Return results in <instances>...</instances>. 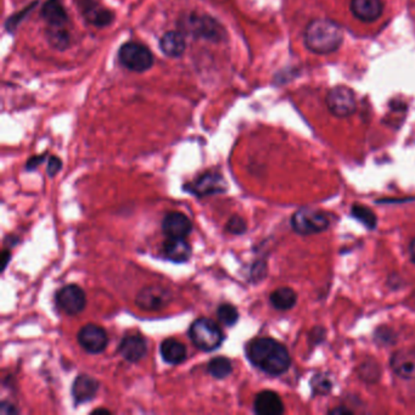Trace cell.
Instances as JSON below:
<instances>
[{"instance_id":"1","label":"cell","mask_w":415,"mask_h":415,"mask_svg":"<svg viewBox=\"0 0 415 415\" xmlns=\"http://www.w3.org/2000/svg\"><path fill=\"white\" fill-rule=\"evenodd\" d=\"M246 355L255 367L272 377L284 374L291 365V358L285 346L274 339H255L247 345Z\"/></svg>"},{"instance_id":"2","label":"cell","mask_w":415,"mask_h":415,"mask_svg":"<svg viewBox=\"0 0 415 415\" xmlns=\"http://www.w3.org/2000/svg\"><path fill=\"white\" fill-rule=\"evenodd\" d=\"M305 45L309 52L328 55L338 52L343 42V30L330 18L312 20L303 35Z\"/></svg>"},{"instance_id":"3","label":"cell","mask_w":415,"mask_h":415,"mask_svg":"<svg viewBox=\"0 0 415 415\" xmlns=\"http://www.w3.org/2000/svg\"><path fill=\"white\" fill-rule=\"evenodd\" d=\"M178 28L186 35L208 42H222L227 38V30L216 18L206 13H184L178 21Z\"/></svg>"},{"instance_id":"4","label":"cell","mask_w":415,"mask_h":415,"mask_svg":"<svg viewBox=\"0 0 415 415\" xmlns=\"http://www.w3.org/2000/svg\"><path fill=\"white\" fill-rule=\"evenodd\" d=\"M189 336L195 347L205 352L217 350L224 340L221 328L208 318L195 320L189 329Z\"/></svg>"},{"instance_id":"5","label":"cell","mask_w":415,"mask_h":415,"mask_svg":"<svg viewBox=\"0 0 415 415\" xmlns=\"http://www.w3.org/2000/svg\"><path fill=\"white\" fill-rule=\"evenodd\" d=\"M118 61L132 72H147L154 66V55L147 45L139 42H127L118 50Z\"/></svg>"},{"instance_id":"6","label":"cell","mask_w":415,"mask_h":415,"mask_svg":"<svg viewBox=\"0 0 415 415\" xmlns=\"http://www.w3.org/2000/svg\"><path fill=\"white\" fill-rule=\"evenodd\" d=\"M291 227L296 233L301 235H312L322 233L330 227V218L328 213L317 208H300L299 211L291 217Z\"/></svg>"},{"instance_id":"7","label":"cell","mask_w":415,"mask_h":415,"mask_svg":"<svg viewBox=\"0 0 415 415\" xmlns=\"http://www.w3.org/2000/svg\"><path fill=\"white\" fill-rule=\"evenodd\" d=\"M329 111L339 118H346L356 113L357 100L355 91L346 86H338L329 91L325 99Z\"/></svg>"},{"instance_id":"8","label":"cell","mask_w":415,"mask_h":415,"mask_svg":"<svg viewBox=\"0 0 415 415\" xmlns=\"http://www.w3.org/2000/svg\"><path fill=\"white\" fill-rule=\"evenodd\" d=\"M55 299L61 311L69 316H77L87 305L86 292L74 284H69L59 290Z\"/></svg>"},{"instance_id":"9","label":"cell","mask_w":415,"mask_h":415,"mask_svg":"<svg viewBox=\"0 0 415 415\" xmlns=\"http://www.w3.org/2000/svg\"><path fill=\"white\" fill-rule=\"evenodd\" d=\"M184 189L198 198H203L210 195L223 194L227 191V184L222 174L208 172L200 176L191 184H186Z\"/></svg>"},{"instance_id":"10","label":"cell","mask_w":415,"mask_h":415,"mask_svg":"<svg viewBox=\"0 0 415 415\" xmlns=\"http://www.w3.org/2000/svg\"><path fill=\"white\" fill-rule=\"evenodd\" d=\"M172 301V292L159 285L144 288L137 296V306L144 311H160Z\"/></svg>"},{"instance_id":"11","label":"cell","mask_w":415,"mask_h":415,"mask_svg":"<svg viewBox=\"0 0 415 415\" xmlns=\"http://www.w3.org/2000/svg\"><path fill=\"white\" fill-rule=\"evenodd\" d=\"M76 3L84 20L93 26L104 28L115 20V13L100 4L98 0H76Z\"/></svg>"},{"instance_id":"12","label":"cell","mask_w":415,"mask_h":415,"mask_svg":"<svg viewBox=\"0 0 415 415\" xmlns=\"http://www.w3.org/2000/svg\"><path fill=\"white\" fill-rule=\"evenodd\" d=\"M78 343L83 350L91 355H99L108 347V334L104 329L96 324H88L83 326L77 335Z\"/></svg>"},{"instance_id":"13","label":"cell","mask_w":415,"mask_h":415,"mask_svg":"<svg viewBox=\"0 0 415 415\" xmlns=\"http://www.w3.org/2000/svg\"><path fill=\"white\" fill-rule=\"evenodd\" d=\"M40 16L48 25L47 30H66L69 25V15L61 0H48L40 10Z\"/></svg>"},{"instance_id":"14","label":"cell","mask_w":415,"mask_h":415,"mask_svg":"<svg viewBox=\"0 0 415 415\" xmlns=\"http://www.w3.org/2000/svg\"><path fill=\"white\" fill-rule=\"evenodd\" d=\"M162 230L169 239H186L193 230L191 220L181 212H171L164 217Z\"/></svg>"},{"instance_id":"15","label":"cell","mask_w":415,"mask_h":415,"mask_svg":"<svg viewBox=\"0 0 415 415\" xmlns=\"http://www.w3.org/2000/svg\"><path fill=\"white\" fill-rule=\"evenodd\" d=\"M350 9L352 15L359 21L374 22L379 20L384 13L382 0H351Z\"/></svg>"},{"instance_id":"16","label":"cell","mask_w":415,"mask_h":415,"mask_svg":"<svg viewBox=\"0 0 415 415\" xmlns=\"http://www.w3.org/2000/svg\"><path fill=\"white\" fill-rule=\"evenodd\" d=\"M390 363L397 377L406 380L415 379V348L396 351Z\"/></svg>"},{"instance_id":"17","label":"cell","mask_w":415,"mask_h":415,"mask_svg":"<svg viewBox=\"0 0 415 415\" xmlns=\"http://www.w3.org/2000/svg\"><path fill=\"white\" fill-rule=\"evenodd\" d=\"M99 390V384L94 377L89 375H78L72 384V397H74L76 406L83 403L91 402V399L96 398V392Z\"/></svg>"},{"instance_id":"18","label":"cell","mask_w":415,"mask_h":415,"mask_svg":"<svg viewBox=\"0 0 415 415\" xmlns=\"http://www.w3.org/2000/svg\"><path fill=\"white\" fill-rule=\"evenodd\" d=\"M118 353L130 363H138L147 356V341L137 335H130L122 340L118 347Z\"/></svg>"},{"instance_id":"19","label":"cell","mask_w":415,"mask_h":415,"mask_svg":"<svg viewBox=\"0 0 415 415\" xmlns=\"http://www.w3.org/2000/svg\"><path fill=\"white\" fill-rule=\"evenodd\" d=\"M254 408L260 415H280L285 411L279 394L271 390L262 391L256 396Z\"/></svg>"},{"instance_id":"20","label":"cell","mask_w":415,"mask_h":415,"mask_svg":"<svg viewBox=\"0 0 415 415\" xmlns=\"http://www.w3.org/2000/svg\"><path fill=\"white\" fill-rule=\"evenodd\" d=\"M160 49L166 57L172 59L183 57L186 49V35L179 30L166 32L161 37Z\"/></svg>"},{"instance_id":"21","label":"cell","mask_w":415,"mask_h":415,"mask_svg":"<svg viewBox=\"0 0 415 415\" xmlns=\"http://www.w3.org/2000/svg\"><path fill=\"white\" fill-rule=\"evenodd\" d=\"M193 250L191 244L186 239H169L164 244V255L167 260L176 263L188 262L191 257Z\"/></svg>"},{"instance_id":"22","label":"cell","mask_w":415,"mask_h":415,"mask_svg":"<svg viewBox=\"0 0 415 415\" xmlns=\"http://www.w3.org/2000/svg\"><path fill=\"white\" fill-rule=\"evenodd\" d=\"M160 353L166 363L178 365L186 359V347L176 339H167L161 343Z\"/></svg>"},{"instance_id":"23","label":"cell","mask_w":415,"mask_h":415,"mask_svg":"<svg viewBox=\"0 0 415 415\" xmlns=\"http://www.w3.org/2000/svg\"><path fill=\"white\" fill-rule=\"evenodd\" d=\"M271 303L273 307L279 311H288L294 307L297 302V295L290 288H280L271 294Z\"/></svg>"},{"instance_id":"24","label":"cell","mask_w":415,"mask_h":415,"mask_svg":"<svg viewBox=\"0 0 415 415\" xmlns=\"http://www.w3.org/2000/svg\"><path fill=\"white\" fill-rule=\"evenodd\" d=\"M208 372L215 379H225V377H229L233 372V364L230 362V359L225 358V357H217V358L210 360Z\"/></svg>"},{"instance_id":"25","label":"cell","mask_w":415,"mask_h":415,"mask_svg":"<svg viewBox=\"0 0 415 415\" xmlns=\"http://www.w3.org/2000/svg\"><path fill=\"white\" fill-rule=\"evenodd\" d=\"M352 216L357 218L359 222H362L365 227H368L369 229H374L377 228V215L373 212L372 210L369 208H365L363 205H359L356 203L352 206Z\"/></svg>"},{"instance_id":"26","label":"cell","mask_w":415,"mask_h":415,"mask_svg":"<svg viewBox=\"0 0 415 415\" xmlns=\"http://www.w3.org/2000/svg\"><path fill=\"white\" fill-rule=\"evenodd\" d=\"M217 317L222 324L225 326H234L238 323L239 312L237 307H234L230 303H222L221 306L217 309Z\"/></svg>"},{"instance_id":"27","label":"cell","mask_w":415,"mask_h":415,"mask_svg":"<svg viewBox=\"0 0 415 415\" xmlns=\"http://www.w3.org/2000/svg\"><path fill=\"white\" fill-rule=\"evenodd\" d=\"M48 42L52 48L57 50H65L69 45V30H47Z\"/></svg>"},{"instance_id":"28","label":"cell","mask_w":415,"mask_h":415,"mask_svg":"<svg viewBox=\"0 0 415 415\" xmlns=\"http://www.w3.org/2000/svg\"><path fill=\"white\" fill-rule=\"evenodd\" d=\"M37 4H38V1H35V3H32V4L26 6L25 9L20 10L18 13L11 15V16L6 20V22H5V28H6V30H8L9 33H13L15 30H18V25L27 18V15H28L32 10L35 9Z\"/></svg>"},{"instance_id":"29","label":"cell","mask_w":415,"mask_h":415,"mask_svg":"<svg viewBox=\"0 0 415 415\" xmlns=\"http://www.w3.org/2000/svg\"><path fill=\"white\" fill-rule=\"evenodd\" d=\"M312 390L317 394H328L333 390V381L326 374H317L311 381Z\"/></svg>"},{"instance_id":"30","label":"cell","mask_w":415,"mask_h":415,"mask_svg":"<svg viewBox=\"0 0 415 415\" xmlns=\"http://www.w3.org/2000/svg\"><path fill=\"white\" fill-rule=\"evenodd\" d=\"M359 377L368 382H375L380 377V368L374 362L363 364L359 368Z\"/></svg>"},{"instance_id":"31","label":"cell","mask_w":415,"mask_h":415,"mask_svg":"<svg viewBox=\"0 0 415 415\" xmlns=\"http://www.w3.org/2000/svg\"><path fill=\"white\" fill-rule=\"evenodd\" d=\"M225 229H227V232H229L230 234H234V235H241V234L246 232V222L240 216L230 217L229 221L225 225Z\"/></svg>"},{"instance_id":"32","label":"cell","mask_w":415,"mask_h":415,"mask_svg":"<svg viewBox=\"0 0 415 415\" xmlns=\"http://www.w3.org/2000/svg\"><path fill=\"white\" fill-rule=\"evenodd\" d=\"M62 169V161L59 159L57 156H52L48 161V169H47V174L49 177H55Z\"/></svg>"},{"instance_id":"33","label":"cell","mask_w":415,"mask_h":415,"mask_svg":"<svg viewBox=\"0 0 415 415\" xmlns=\"http://www.w3.org/2000/svg\"><path fill=\"white\" fill-rule=\"evenodd\" d=\"M377 341H381V343H385V345H390V343H394V335L390 329H379L377 333Z\"/></svg>"},{"instance_id":"34","label":"cell","mask_w":415,"mask_h":415,"mask_svg":"<svg viewBox=\"0 0 415 415\" xmlns=\"http://www.w3.org/2000/svg\"><path fill=\"white\" fill-rule=\"evenodd\" d=\"M47 155H37L30 157V160L27 161L26 169L27 171H35L39 164H43V161L45 160Z\"/></svg>"},{"instance_id":"35","label":"cell","mask_w":415,"mask_h":415,"mask_svg":"<svg viewBox=\"0 0 415 415\" xmlns=\"http://www.w3.org/2000/svg\"><path fill=\"white\" fill-rule=\"evenodd\" d=\"M1 414H16L18 409L13 408V404H8V403H3L1 404Z\"/></svg>"},{"instance_id":"36","label":"cell","mask_w":415,"mask_h":415,"mask_svg":"<svg viewBox=\"0 0 415 415\" xmlns=\"http://www.w3.org/2000/svg\"><path fill=\"white\" fill-rule=\"evenodd\" d=\"M329 413H330V414H352V413H353V411H351V409H348V408H346V407H339V408H335V409H333V411H329Z\"/></svg>"},{"instance_id":"37","label":"cell","mask_w":415,"mask_h":415,"mask_svg":"<svg viewBox=\"0 0 415 415\" xmlns=\"http://www.w3.org/2000/svg\"><path fill=\"white\" fill-rule=\"evenodd\" d=\"M10 258H11V254H10L8 250H4L3 254H1V260H3V266H1V268H3V271H5L6 267H8V263L10 262Z\"/></svg>"},{"instance_id":"38","label":"cell","mask_w":415,"mask_h":415,"mask_svg":"<svg viewBox=\"0 0 415 415\" xmlns=\"http://www.w3.org/2000/svg\"><path fill=\"white\" fill-rule=\"evenodd\" d=\"M409 255H411V261L415 263V238L411 240L409 245Z\"/></svg>"},{"instance_id":"39","label":"cell","mask_w":415,"mask_h":415,"mask_svg":"<svg viewBox=\"0 0 415 415\" xmlns=\"http://www.w3.org/2000/svg\"><path fill=\"white\" fill-rule=\"evenodd\" d=\"M93 414H100V413H105V414H110L111 411H108V409H104V408H101V409H96V411H91Z\"/></svg>"}]
</instances>
